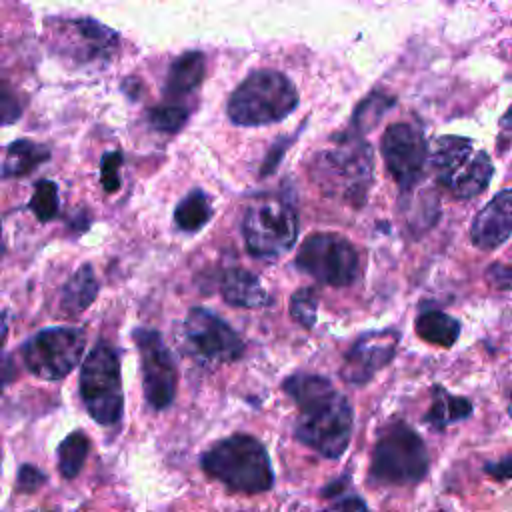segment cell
<instances>
[{"mask_svg": "<svg viewBox=\"0 0 512 512\" xmlns=\"http://www.w3.org/2000/svg\"><path fill=\"white\" fill-rule=\"evenodd\" d=\"M298 406L294 436L326 458H338L348 448L354 412L344 394L320 374L296 372L282 384Z\"/></svg>", "mask_w": 512, "mask_h": 512, "instance_id": "1", "label": "cell"}, {"mask_svg": "<svg viewBox=\"0 0 512 512\" xmlns=\"http://www.w3.org/2000/svg\"><path fill=\"white\" fill-rule=\"evenodd\" d=\"M310 178L326 196L360 206L372 184L370 144L346 132L338 134L330 148L314 154Z\"/></svg>", "mask_w": 512, "mask_h": 512, "instance_id": "2", "label": "cell"}, {"mask_svg": "<svg viewBox=\"0 0 512 512\" xmlns=\"http://www.w3.org/2000/svg\"><path fill=\"white\" fill-rule=\"evenodd\" d=\"M204 472L230 490L256 494L274 484V472L262 442L250 434H232L202 454Z\"/></svg>", "mask_w": 512, "mask_h": 512, "instance_id": "3", "label": "cell"}, {"mask_svg": "<svg viewBox=\"0 0 512 512\" xmlns=\"http://www.w3.org/2000/svg\"><path fill=\"white\" fill-rule=\"evenodd\" d=\"M298 106L296 86L278 70L250 72L230 94L226 112L236 126H264L284 120Z\"/></svg>", "mask_w": 512, "mask_h": 512, "instance_id": "4", "label": "cell"}, {"mask_svg": "<svg viewBox=\"0 0 512 512\" xmlns=\"http://www.w3.org/2000/svg\"><path fill=\"white\" fill-rule=\"evenodd\" d=\"M430 162L436 180L456 198L478 196L492 178V160L470 138L440 136L434 142Z\"/></svg>", "mask_w": 512, "mask_h": 512, "instance_id": "5", "label": "cell"}, {"mask_svg": "<svg viewBox=\"0 0 512 512\" xmlns=\"http://www.w3.org/2000/svg\"><path fill=\"white\" fill-rule=\"evenodd\" d=\"M80 398L92 420L102 426L116 424L124 412L120 358L104 340L96 342L82 362Z\"/></svg>", "mask_w": 512, "mask_h": 512, "instance_id": "6", "label": "cell"}, {"mask_svg": "<svg viewBox=\"0 0 512 512\" xmlns=\"http://www.w3.org/2000/svg\"><path fill=\"white\" fill-rule=\"evenodd\" d=\"M428 472V452L422 438L404 422L388 424L372 450L370 478L378 484L406 486Z\"/></svg>", "mask_w": 512, "mask_h": 512, "instance_id": "7", "label": "cell"}, {"mask_svg": "<svg viewBox=\"0 0 512 512\" xmlns=\"http://www.w3.org/2000/svg\"><path fill=\"white\" fill-rule=\"evenodd\" d=\"M246 250L264 260L280 258L298 238V218L294 208L280 198H266L252 204L242 218Z\"/></svg>", "mask_w": 512, "mask_h": 512, "instance_id": "8", "label": "cell"}, {"mask_svg": "<svg viewBox=\"0 0 512 512\" xmlns=\"http://www.w3.org/2000/svg\"><path fill=\"white\" fill-rule=\"evenodd\" d=\"M294 264L316 282L342 288L350 286L360 270V258L348 238L336 232H314L304 238Z\"/></svg>", "mask_w": 512, "mask_h": 512, "instance_id": "9", "label": "cell"}, {"mask_svg": "<svg viewBox=\"0 0 512 512\" xmlns=\"http://www.w3.org/2000/svg\"><path fill=\"white\" fill-rule=\"evenodd\" d=\"M84 346V330L76 326H50L32 334L20 346V356L36 378L60 380L78 366Z\"/></svg>", "mask_w": 512, "mask_h": 512, "instance_id": "10", "label": "cell"}, {"mask_svg": "<svg viewBox=\"0 0 512 512\" xmlns=\"http://www.w3.org/2000/svg\"><path fill=\"white\" fill-rule=\"evenodd\" d=\"M134 344L140 354L142 390L150 408L164 410L176 396L178 370L170 348L154 328H134Z\"/></svg>", "mask_w": 512, "mask_h": 512, "instance_id": "11", "label": "cell"}, {"mask_svg": "<svg viewBox=\"0 0 512 512\" xmlns=\"http://www.w3.org/2000/svg\"><path fill=\"white\" fill-rule=\"evenodd\" d=\"M380 152L402 192H410L422 180L430 150L420 128L408 122L390 124L382 134Z\"/></svg>", "mask_w": 512, "mask_h": 512, "instance_id": "12", "label": "cell"}, {"mask_svg": "<svg viewBox=\"0 0 512 512\" xmlns=\"http://www.w3.org/2000/svg\"><path fill=\"white\" fill-rule=\"evenodd\" d=\"M184 338L192 352L206 362L230 364L242 358L240 334L218 314L206 308H190L184 318Z\"/></svg>", "mask_w": 512, "mask_h": 512, "instance_id": "13", "label": "cell"}, {"mask_svg": "<svg viewBox=\"0 0 512 512\" xmlns=\"http://www.w3.org/2000/svg\"><path fill=\"white\" fill-rule=\"evenodd\" d=\"M50 36L54 50L76 62L106 60L118 48L116 30L94 18L50 20Z\"/></svg>", "mask_w": 512, "mask_h": 512, "instance_id": "14", "label": "cell"}, {"mask_svg": "<svg viewBox=\"0 0 512 512\" xmlns=\"http://www.w3.org/2000/svg\"><path fill=\"white\" fill-rule=\"evenodd\" d=\"M400 334L396 330H372L360 334L344 356L340 376L348 384L364 386L396 354Z\"/></svg>", "mask_w": 512, "mask_h": 512, "instance_id": "15", "label": "cell"}, {"mask_svg": "<svg viewBox=\"0 0 512 512\" xmlns=\"http://www.w3.org/2000/svg\"><path fill=\"white\" fill-rule=\"evenodd\" d=\"M512 236V188L498 192L474 218L472 242L482 250H492Z\"/></svg>", "mask_w": 512, "mask_h": 512, "instance_id": "16", "label": "cell"}, {"mask_svg": "<svg viewBox=\"0 0 512 512\" xmlns=\"http://www.w3.org/2000/svg\"><path fill=\"white\" fill-rule=\"evenodd\" d=\"M222 298L232 306L260 308L270 304V294L260 284V278L244 268H230L222 276Z\"/></svg>", "mask_w": 512, "mask_h": 512, "instance_id": "17", "label": "cell"}, {"mask_svg": "<svg viewBox=\"0 0 512 512\" xmlns=\"http://www.w3.org/2000/svg\"><path fill=\"white\" fill-rule=\"evenodd\" d=\"M206 72V58L200 50H188L180 54L168 70L166 76V94L184 96L200 86Z\"/></svg>", "mask_w": 512, "mask_h": 512, "instance_id": "18", "label": "cell"}, {"mask_svg": "<svg viewBox=\"0 0 512 512\" xmlns=\"http://www.w3.org/2000/svg\"><path fill=\"white\" fill-rule=\"evenodd\" d=\"M98 296V280L90 264H82L62 286L60 308L68 316L82 314Z\"/></svg>", "mask_w": 512, "mask_h": 512, "instance_id": "19", "label": "cell"}, {"mask_svg": "<svg viewBox=\"0 0 512 512\" xmlns=\"http://www.w3.org/2000/svg\"><path fill=\"white\" fill-rule=\"evenodd\" d=\"M50 158V148L32 140H14L6 148L2 162L4 178H22Z\"/></svg>", "mask_w": 512, "mask_h": 512, "instance_id": "20", "label": "cell"}, {"mask_svg": "<svg viewBox=\"0 0 512 512\" xmlns=\"http://www.w3.org/2000/svg\"><path fill=\"white\" fill-rule=\"evenodd\" d=\"M470 414H472V404L466 398L454 396L448 390H444L442 386H434L432 388V404L424 416V422L430 424L432 428L440 430V428H446L454 422L468 418Z\"/></svg>", "mask_w": 512, "mask_h": 512, "instance_id": "21", "label": "cell"}, {"mask_svg": "<svg viewBox=\"0 0 512 512\" xmlns=\"http://www.w3.org/2000/svg\"><path fill=\"white\" fill-rule=\"evenodd\" d=\"M414 328L422 340L442 348H450L460 334V322L440 310H426L418 314Z\"/></svg>", "mask_w": 512, "mask_h": 512, "instance_id": "22", "label": "cell"}, {"mask_svg": "<svg viewBox=\"0 0 512 512\" xmlns=\"http://www.w3.org/2000/svg\"><path fill=\"white\" fill-rule=\"evenodd\" d=\"M212 218V202L200 188L190 190L174 210V222L184 232H198Z\"/></svg>", "mask_w": 512, "mask_h": 512, "instance_id": "23", "label": "cell"}, {"mask_svg": "<svg viewBox=\"0 0 512 512\" xmlns=\"http://www.w3.org/2000/svg\"><path fill=\"white\" fill-rule=\"evenodd\" d=\"M396 104V98L390 94H384L380 90L370 92L352 112L350 118V126L346 130V134L350 136H358L362 138V134L366 130H372V126L386 114L388 108H392Z\"/></svg>", "mask_w": 512, "mask_h": 512, "instance_id": "24", "label": "cell"}, {"mask_svg": "<svg viewBox=\"0 0 512 512\" xmlns=\"http://www.w3.org/2000/svg\"><path fill=\"white\" fill-rule=\"evenodd\" d=\"M90 440L82 430L70 432L58 446V470L64 478H74L88 456Z\"/></svg>", "mask_w": 512, "mask_h": 512, "instance_id": "25", "label": "cell"}, {"mask_svg": "<svg viewBox=\"0 0 512 512\" xmlns=\"http://www.w3.org/2000/svg\"><path fill=\"white\" fill-rule=\"evenodd\" d=\"M58 186L52 180H38L30 198V210L40 222H48L58 214Z\"/></svg>", "mask_w": 512, "mask_h": 512, "instance_id": "26", "label": "cell"}, {"mask_svg": "<svg viewBox=\"0 0 512 512\" xmlns=\"http://www.w3.org/2000/svg\"><path fill=\"white\" fill-rule=\"evenodd\" d=\"M190 116V110L182 104H160L148 110V122L162 132H178Z\"/></svg>", "mask_w": 512, "mask_h": 512, "instance_id": "27", "label": "cell"}, {"mask_svg": "<svg viewBox=\"0 0 512 512\" xmlns=\"http://www.w3.org/2000/svg\"><path fill=\"white\" fill-rule=\"evenodd\" d=\"M318 314V294L314 288H300L290 298V316L304 328H312Z\"/></svg>", "mask_w": 512, "mask_h": 512, "instance_id": "28", "label": "cell"}, {"mask_svg": "<svg viewBox=\"0 0 512 512\" xmlns=\"http://www.w3.org/2000/svg\"><path fill=\"white\" fill-rule=\"evenodd\" d=\"M120 166H122V154L118 150L106 152L100 160V182L108 194L120 188Z\"/></svg>", "mask_w": 512, "mask_h": 512, "instance_id": "29", "label": "cell"}, {"mask_svg": "<svg viewBox=\"0 0 512 512\" xmlns=\"http://www.w3.org/2000/svg\"><path fill=\"white\" fill-rule=\"evenodd\" d=\"M46 482L44 472H40L36 466L32 464H22L18 470V480H16V488L18 492H34L38 490L42 484Z\"/></svg>", "mask_w": 512, "mask_h": 512, "instance_id": "30", "label": "cell"}, {"mask_svg": "<svg viewBox=\"0 0 512 512\" xmlns=\"http://www.w3.org/2000/svg\"><path fill=\"white\" fill-rule=\"evenodd\" d=\"M486 278L498 290H512V266L508 264H492L486 270Z\"/></svg>", "mask_w": 512, "mask_h": 512, "instance_id": "31", "label": "cell"}, {"mask_svg": "<svg viewBox=\"0 0 512 512\" xmlns=\"http://www.w3.org/2000/svg\"><path fill=\"white\" fill-rule=\"evenodd\" d=\"M18 116H20V106L16 104V96L10 94L8 84L4 82V88H2V124H10Z\"/></svg>", "mask_w": 512, "mask_h": 512, "instance_id": "32", "label": "cell"}, {"mask_svg": "<svg viewBox=\"0 0 512 512\" xmlns=\"http://www.w3.org/2000/svg\"><path fill=\"white\" fill-rule=\"evenodd\" d=\"M322 512H370V510L366 508V504L360 498L352 496V498H344V500H338V502L326 506Z\"/></svg>", "mask_w": 512, "mask_h": 512, "instance_id": "33", "label": "cell"}, {"mask_svg": "<svg viewBox=\"0 0 512 512\" xmlns=\"http://www.w3.org/2000/svg\"><path fill=\"white\" fill-rule=\"evenodd\" d=\"M484 470H486V474H490V476L496 478V480H508V478H512V454L506 456V458L500 460V462H488V464L484 466Z\"/></svg>", "mask_w": 512, "mask_h": 512, "instance_id": "34", "label": "cell"}, {"mask_svg": "<svg viewBox=\"0 0 512 512\" xmlns=\"http://www.w3.org/2000/svg\"><path fill=\"white\" fill-rule=\"evenodd\" d=\"M512 144V106L508 108L506 116L500 120V136H498V152L502 154L504 148Z\"/></svg>", "mask_w": 512, "mask_h": 512, "instance_id": "35", "label": "cell"}, {"mask_svg": "<svg viewBox=\"0 0 512 512\" xmlns=\"http://www.w3.org/2000/svg\"><path fill=\"white\" fill-rule=\"evenodd\" d=\"M508 410H510V416H512V396H510V404H508Z\"/></svg>", "mask_w": 512, "mask_h": 512, "instance_id": "36", "label": "cell"}]
</instances>
